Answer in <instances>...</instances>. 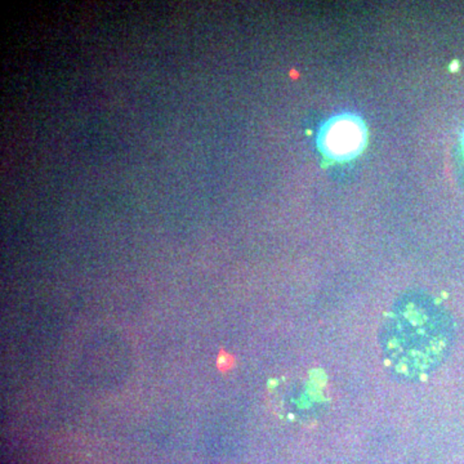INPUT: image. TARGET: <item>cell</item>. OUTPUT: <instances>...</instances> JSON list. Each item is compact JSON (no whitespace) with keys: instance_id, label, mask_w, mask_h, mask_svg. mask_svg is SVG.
I'll return each instance as SVG.
<instances>
[{"instance_id":"obj_2","label":"cell","mask_w":464,"mask_h":464,"mask_svg":"<svg viewBox=\"0 0 464 464\" xmlns=\"http://www.w3.org/2000/svg\"><path fill=\"white\" fill-rule=\"evenodd\" d=\"M270 392L275 411L288 422L316 423L331 408V387L317 369L284 375L275 381Z\"/></svg>"},{"instance_id":"obj_1","label":"cell","mask_w":464,"mask_h":464,"mask_svg":"<svg viewBox=\"0 0 464 464\" xmlns=\"http://www.w3.org/2000/svg\"><path fill=\"white\" fill-rule=\"evenodd\" d=\"M453 340V317L435 299L420 295L399 299L380 332L384 364L408 382L430 377L447 359Z\"/></svg>"},{"instance_id":"obj_3","label":"cell","mask_w":464,"mask_h":464,"mask_svg":"<svg viewBox=\"0 0 464 464\" xmlns=\"http://www.w3.org/2000/svg\"><path fill=\"white\" fill-rule=\"evenodd\" d=\"M360 140L362 136L355 123L340 121L328 134V148L335 154L344 155L353 151L359 146Z\"/></svg>"}]
</instances>
